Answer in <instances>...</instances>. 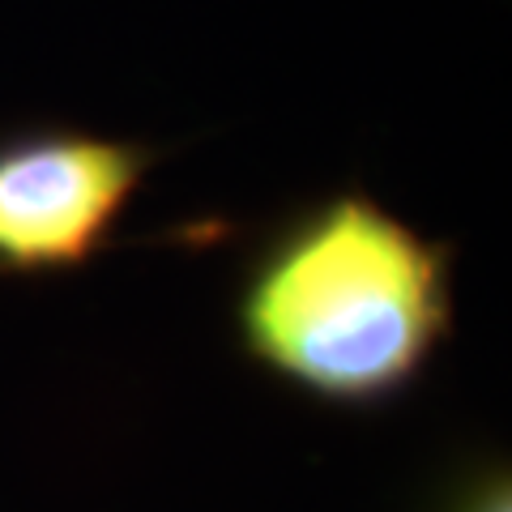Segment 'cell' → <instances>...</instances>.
I'll return each mask as SVG.
<instances>
[{
	"instance_id": "6da1fadb",
	"label": "cell",
	"mask_w": 512,
	"mask_h": 512,
	"mask_svg": "<svg viewBox=\"0 0 512 512\" xmlns=\"http://www.w3.org/2000/svg\"><path fill=\"white\" fill-rule=\"evenodd\" d=\"M453 248L350 188L256 256L235 303L248 359L333 406L406 393L453 329Z\"/></svg>"
},
{
	"instance_id": "7a4b0ae2",
	"label": "cell",
	"mask_w": 512,
	"mask_h": 512,
	"mask_svg": "<svg viewBox=\"0 0 512 512\" xmlns=\"http://www.w3.org/2000/svg\"><path fill=\"white\" fill-rule=\"evenodd\" d=\"M154 167L141 141L35 128L0 141V269H77Z\"/></svg>"
},
{
	"instance_id": "3957f363",
	"label": "cell",
	"mask_w": 512,
	"mask_h": 512,
	"mask_svg": "<svg viewBox=\"0 0 512 512\" xmlns=\"http://www.w3.org/2000/svg\"><path fill=\"white\" fill-rule=\"evenodd\" d=\"M461 512H512V495H508V478H483L470 495L466 504H461Z\"/></svg>"
}]
</instances>
